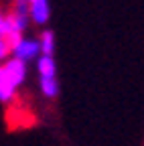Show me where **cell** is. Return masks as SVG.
<instances>
[{
    "instance_id": "1",
    "label": "cell",
    "mask_w": 144,
    "mask_h": 146,
    "mask_svg": "<svg viewBox=\"0 0 144 146\" xmlns=\"http://www.w3.org/2000/svg\"><path fill=\"white\" fill-rule=\"evenodd\" d=\"M0 39H2V41L10 47V51H12L16 45L23 41V31H19V27L14 25V21L10 18V14H6V16H4V21H2V29H0Z\"/></svg>"
},
{
    "instance_id": "2",
    "label": "cell",
    "mask_w": 144,
    "mask_h": 146,
    "mask_svg": "<svg viewBox=\"0 0 144 146\" xmlns=\"http://www.w3.org/2000/svg\"><path fill=\"white\" fill-rule=\"evenodd\" d=\"M4 75L14 87H19L27 77V63L21 61V59H14V57L8 59L6 65H4Z\"/></svg>"
},
{
    "instance_id": "3",
    "label": "cell",
    "mask_w": 144,
    "mask_h": 146,
    "mask_svg": "<svg viewBox=\"0 0 144 146\" xmlns=\"http://www.w3.org/2000/svg\"><path fill=\"white\" fill-rule=\"evenodd\" d=\"M12 53H14V59H21V61L29 63V61H33L35 57H39V53H41V49H39V41L23 39L19 45L12 49Z\"/></svg>"
},
{
    "instance_id": "4",
    "label": "cell",
    "mask_w": 144,
    "mask_h": 146,
    "mask_svg": "<svg viewBox=\"0 0 144 146\" xmlns=\"http://www.w3.org/2000/svg\"><path fill=\"white\" fill-rule=\"evenodd\" d=\"M51 16V6L49 0H33L29 4V18L35 25H45Z\"/></svg>"
},
{
    "instance_id": "5",
    "label": "cell",
    "mask_w": 144,
    "mask_h": 146,
    "mask_svg": "<svg viewBox=\"0 0 144 146\" xmlns=\"http://www.w3.org/2000/svg\"><path fill=\"white\" fill-rule=\"evenodd\" d=\"M37 69L41 77H57V65L55 59L49 57V55H41L37 59Z\"/></svg>"
},
{
    "instance_id": "6",
    "label": "cell",
    "mask_w": 144,
    "mask_h": 146,
    "mask_svg": "<svg viewBox=\"0 0 144 146\" xmlns=\"http://www.w3.org/2000/svg\"><path fill=\"white\" fill-rule=\"evenodd\" d=\"M14 91H16V87L6 79L4 67L0 65V102H10V100L14 98Z\"/></svg>"
},
{
    "instance_id": "7",
    "label": "cell",
    "mask_w": 144,
    "mask_h": 146,
    "mask_svg": "<svg viewBox=\"0 0 144 146\" xmlns=\"http://www.w3.org/2000/svg\"><path fill=\"white\" fill-rule=\"evenodd\" d=\"M39 49L43 55H49L53 57V51H55V35L53 31H43L41 36H39Z\"/></svg>"
},
{
    "instance_id": "8",
    "label": "cell",
    "mask_w": 144,
    "mask_h": 146,
    "mask_svg": "<svg viewBox=\"0 0 144 146\" xmlns=\"http://www.w3.org/2000/svg\"><path fill=\"white\" fill-rule=\"evenodd\" d=\"M41 91L45 98H57V94H59L57 77H41Z\"/></svg>"
},
{
    "instance_id": "9",
    "label": "cell",
    "mask_w": 144,
    "mask_h": 146,
    "mask_svg": "<svg viewBox=\"0 0 144 146\" xmlns=\"http://www.w3.org/2000/svg\"><path fill=\"white\" fill-rule=\"evenodd\" d=\"M10 53H12V51H10V47H8V45H6L2 39H0V61H4Z\"/></svg>"
},
{
    "instance_id": "10",
    "label": "cell",
    "mask_w": 144,
    "mask_h": 146,
    "mask_svg": "<svg viewBox=\"0 0 144 146\" xmlns=\"http://www.w3.org/2000/svg\"><path fill=\"white\" fill-rule=\"evenodd\" d=\"M2 21H4V16H2V10H0V29H2Z\"/></svg>"
},
{
    "instance_id": "11",
    "label": "cell",
    "mask_w": 144,
    "mask_h": 146,
    "mask_svg": "<svg viewBox=\"0 0 144 146\" xmlns=\"http://www.w3.org/2000/svg\"><path fill=\"white\" fill-rule=\"evenodd\" d=\"M27 2H29V4H31V2H33V0H27Z\"/></svg>"
}]
</instances>
